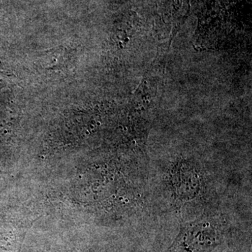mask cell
Segmentation results:
<instances>
[{
	"label": "cell",
	"instance_id": "6da1fadb",
	"mask_svg": "<svg viewBox=\"0 0 252 252\" xmlns=\"http://www.w3.org/2000/svg\"><path fill=\"white\" fill-rule=\"evenodd\" d=\"M221 230L209 221L187 225L167 252H212L221 240Z\"/></svg>",
	"mask_w": 252,
	"mask_h": 252
},
{
	"label": "cell",
	"instance_id": "7a4b0ae2",
	"mask_svg": "<svg viewBox=\"0 0 252 252\" xmlns=\"http://www.w3.org/2000/svg\"></svg>",
	"mask_w": 252,
	"mask_h": 252
}]
</instances>
